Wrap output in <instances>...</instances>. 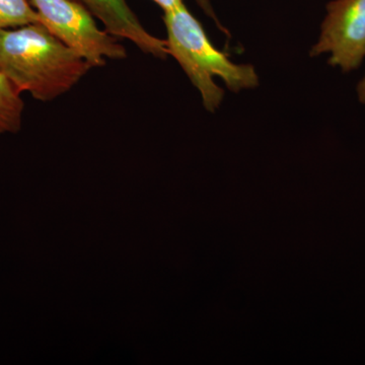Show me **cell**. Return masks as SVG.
<instances>
[{
	"label": "cell",
	"mask_w": 365,
	"mask_h": 365,
	"mask_svg": "<svg viewBox=\"0 0 365 365\" xmlns=\"http://www.w3.org/2000/svg\"><path fill=\"white\" fill-rule=\"evenodd\" d=\"M93 68L41 23L0 30V71L21 93L50 102Z\"/></svg>",
	"instance_id": "obj_1"
},
{
	"label": "cell",
	"mask_w": 365,
	"mask_h": 365,
	"mask_svg": "<svg viewBox=\"0 0 365 365\" xmlns=\"http://www.w3.org/2000/svg\"><path fill=\"white\" fill-rule=\"evenodd\" d=\"M163 19L168 54L176 60L199 91L206 111L215 112L225 98V90L216 85V78L222 79L232 93L253 90L259 86L255 67L235 63L227 53L217 49L185 4L163 13Z\"/></svg>",
	"instance_id": "obj_2"
},
{
	"label": "cell",
	"mask_w": 365,
	"mask_h": 365,
	"mask_svg": "<svg viewBox=\"0 0 365 365\" xmlns=\"http://www.w3.org/2000/svg\"><path fill=\"white\" fill-rule=\"evenodd\" d=\"M40 23L67 47L81 55L91 67L107 60H123L127 50L117 38L101 30L83 4L74 0H30Z\"/></svg>",
	"instance_id": "obj_3"
},
{
	"label": "cell",
	"mask_w": 365,
	"mask_h": 365,
	"mask_svg": "<svg viewBox=\"0 0 365 365\" xmlns=\"http://www.w3.org/2000/svg\"><path fill=\"white\" fill-rule=\"evenodd\" d=\"M329 55L343 72L359 69L365 59V0H331L309 56Z\"/></svg>",
	"instance_id": "obj_4"
},
{
	"label": "cell",
	"mask_w": 365,
	"mask_h": 365,
	"mask_svg": "<svg viewBox=\"0 0 365 365\" xmlns=\"http://www.w3.org/2000/svg\"><path fill=\"white\" fill-rule=\"evenodd\" d=\"M83 4L95 18L104 25L106 31L116 38L133 43L143 53L158 59H165L167 41L148 32L132 11L126 0H74Z\"/></svg>",
	"instance_id": "obj_5"
},
{
	"label": "cell",
	"mask_w": 365,
	"mask_h": 365,
	"mask_svg": "<svg viewBox=\"0 0 365 365\" xmlns=\"http://www.w3.org/2000/svg\"><path fill=\"white\" fill-rule=\"evenodd\" d=\"M21 93L0 71V134L20 130L25 110Z\"/></svg>",
	"instance_id": "obj_6"
},
{
	"label": "cell",
	"mask_w": 365,
	"mask_h": 365,
	"mask_svg": "<svg viewBox=\"0 0 365 365\" xmlns=\"http://www.w3.org/2000/svg\"><path fill=\"white\" fill-rule=\"evenodd\" d=\"M40 23L39 14L28 0H0V30Z\"/></svg>",
	"instance_id": "obj_7"
},
{
	"label": "cell",
	"mask_w": 365,
	"mask_h": 365,
	"mask_svg": "<svg viewBox=\"0 0 365 365\" xmlns=\"http://www.w3.org/2000/svg\"><path fill=\"white\" fill-rule=\"evenodd\" d=\"M195 1L196 4H198V6L202 9L203 13L205 14L209 19L215 21L216 26H217L223 34H225V35L230 34L227 29L222 26V24L220 23L218 16H216L215 9H213L212 4H211V0H195Z\"/></svg>",
	"instance_id": "obj_8"
},
{
	"label": "cell",
	"mask_w": 365,
	"mask_h": 365,
	"mask_svg": "<svg viewBox=\"0 0 365 365\" xmlns=\"http://www.w3.org/2000/svg\"><path fill=\"white\" fill-rule=\"evenodd\" d=\"M151 1L157 4L163 9V13L172 11V9H176V7L184 4V0H151Z\"/></svg>",
	"instance_id": "obj_9"
},
{
	"label": "cell",
	"mask_w": 365,
	"mask_h": 365,
	"mask_svg": "<svg viewBox=\"0 0 365 365\" xmlns=\"http://www.w3.org/2000/svg\"><path fill=\"white\" fill-rule=\"evenodd\" d=\"M357 98L362 104H365V74L364 78L360 79L356 88Z\"/></svg>",
	"instance_id": "obj_10"
}]
</instances>
